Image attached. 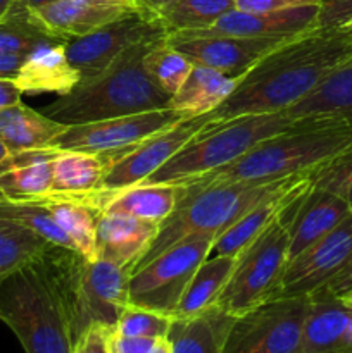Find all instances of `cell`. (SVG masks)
<instances>
[{"instance_id":"cell-26","label":"cell","mask_w":352,"mask_h":353,"mask_svg":"<svg viewBox=\"0 0 352 353\" xmlns=\"http://www.w3.org/2000/svg\"><path fill=\"white\" fill-rule=\"evenodd\" d=\"M68 126L17 102L0 110V141L7 154L52 147V141Z\"/></svg>"},{"instance_id":"cell-2","label":"cell","mask_w":352,"mask_h":353,"mask_svg":"<svg viewBox=\"0 0 352 353\" xmlns=\"http://www.w3.org/2000/svg\"><path fill=\"white\" fill-rule=\"evenodd\" d=\"M352 150V123L299 119L292 128L255 145L237 161L193 179L202 181H275L311 174Z\"/></svg>"},{"instance_id":"cell-50","label":"cell","mask_w":352,"mask_h":353,"mask_svg":"<svg viewBox=\"0 0 352 353\" xmlns=\"http://www.w3.org/2000/svg\"><path fill=\"white\" fill-rule=\"evenodd\" d=\"M340 299H342V302L345 303V305L351 307V309H352V290H351V292L345 293V295H342Z\"/></svg>"},{"instance_id":"cell-18","label":"cell","mask_w":352,"mask_h":353,"mask_svg":"<svg viewBox=\"0 0 352 353\" xmlns=\"http://www.w3.org/2000/svg\"><path fill=\"white\" fill-rule=\"evenodd\" d=\"M311 188V176L304 174L282 186L276 192L255 203L242 217H238L230 228L223 231L214 240L211 255L237 257L247 245H251L280 214L285 212L292 203H295L307 190Z\"/></svg>"},{"instance_id":"cell-15","label":"cell","mask_w":352,"mask_h":353,"mask_svg":"<svg viewBox=\"0 0 352 353\" xmlns=\"http://www.w3.org/2000/svg\"><path fill=\"white\" fill-rule=\"evenodd\" d=\"M351 254L352 212L330 233L289 261L280 283L278 296L311 295L323 288Z\"/></svg>"},{"instance_id":"cell-23","label":"cell","mask_w":352,"mask_h":353,"mask_svg":"<svg viewBox=\"0 0 352 353\" xmlns=\"http://www.w3.org/2000/svg\"><path fill=\"white\" fill-rule=\"evenodd\" d=\"M14 81L23 93H57L61 97L71 92L81 76L69 62L66 40H59L30 52Z\"/></svg>"},{"instance_id":"cell-45","label":"cell","mask_w":352,"mask_h":353,"mask_svg":"<svg viewBox=\"0 0 352 353\" xmlns=\"http://www.w3.org/2000/svg\"><path fill=\"white\" fill-rule=\"evenodd\" d=\"M26 55L21 54H2L0 52V78H9L16 79L19 74L21 65L24 64Z\"/></svg>"},{"instance_id":"cell-31","label":"cell","mask_w":352,"mask_h":353,"mask_svg":"<svg viewBox=\"0 0 352 353\" xmlns=\"http://www.w3.org/2000/svg\"><path fill=\"white\" fill-rule=\"evenodd\" d=\"M52 219L83 257L95 259V231L102 207L78 199H43Z\"/></svg>"},{"instance_id":"cell-22","label":"cell","mask_w":352,"mask_h":353,"mask_svg":"<svg viewBox=\"0 0 352 353\" xmlns=\"http://www.w3.org/2000/svg\"><path fill=\"white\" fill-rule=\"evenodd\" d=\"M352 309L324 290L309 295V309L302 330V353H352L347 334Z\"/></svg>"},{"instance_id":"cell-36","label":"cell","mask_w":352,"mask_h":353,"mask_svg":"<svg viewBox=\"0 0 352 353\" xmlns=\"http://www.w3.org/2000/svg\"><path fill=\"white\" fill-rule=\"evenodd\" d=\"M0 219L28 228L48 243L76 250L64 231L52 219L43 200H12L0 195Z\"/></svg>"},{"instance_id":"cell-4","label":"cell","mask_w":352,"mask_h":353,"mask_svg":"<svg viewBox=\"0 0 352 353\" xmlns=\"http://www.w3.org/2000/svg\"><path fill=\"white\" fill-rule=\"evenodd\" d=\"M64 307L72 341L93 324L114 330L128 300V269L100 259L83 257L72 248L48 245L40 257Z\"/></svg>"},{"instance_id":"cell-51","label":"cell","mask_w":352,"mask_h":353,"mask_svg":"<svg viewBox=\"0 0 352 353\" xmlns=\"http://www.w3.org/2000/svg\"><path fill=\"white\" fill-rule=\"evenodd\" d=\"M6 157H7V150H6V147H3L2 141H0V162H2Z\"/></svg>"},{"instance_id":"cell-37","label":"cell","mask_w":352,"mask_h":353,"mask_svg":"<svg viewBox=\"0 0 352 353\" xmlns=\"http://www.w3.org/2000/svg\"><path fill=\"white\" fill-rule=\"evenodd\" d=\"M173 316L128 303L113 331L123 336L159 340V338L168 336Z\"/></svg>"},{"instance_id":"cell-16","label":"cell","mask_w":352,"mask_h":353,"mask_svg":"<svg viewBox=\"0 0 352 353\" xmlns=\"http://www.w3.org/2000/svg\"><path fill=\"white\" fill-rule=\"evenodd\" d=\"M320 6L293 7L276 12H245L231 9L221 16L213 26L200 31H186L178 34H226L247 38H289L313 30Z\"/></svg>"},{"instance_id":"cell-7","label":"cell","mask_w":352,"mask_h":353,"mask_svg":"<svg viewBox=\"0 0 352 353\" xmlns=\"http://www.w3.org/2000/svg\"><path fill=\"white\" fill-rule=\"evenodd\" d=\"M295 119L285 112L251 114L204 126L162 168L141 183H185L237 161L261 141L289 130Z\"/></svg>"},{"instance_id":"cell-19","label":"cell","mask_w":352,"mask_h":353,"mask_svg":"<svg viewBox=\"0 0 352 353\" xmlns=\"http://www.w3.org/2000/svg\"><path fill=\"white\" fill-rule=\"evenodd\" d=\"M106 154L59 150L52 159V186L47 199H78L106 209L109 193L104 192Z\"/></svg>"},{"instance_id":"cell-10","label":"cell","mask_w":352,"mask_h":353,"mask_svg":"<svg viewBox=\"0 0 352 353\" xmlns=\"http://www.w3.org/2000/svg\"><path fill=\"white\" fill-rule=\"evenodd\" d=\"M309 295L276 296L235 316L223 353H302Z\"/></svg>"},{"instance_id":"cell-40","label":"cell","mask_w":352,"mask_h":353,"mask_svg":"<svg viewBox=\"0 0 352 353\" xmlns=\"http://www.w3.org/2000/svg\"><path fill=\"white\" fill-rule=\"evenodd\" d=\"M110 327L93 324L76 340L72 353H110Z\"/></svg>"},{"instance_id":"cell-39","label":"cell","mask_w":352,"mask_h":353,"mask_svg":"<svg viewBox=\"0 0 352 353\" xmlns=\"http://www.w3.org/2000/svg\"><path fill=\"white\" fill-rule=\"evenodd\" d=\"M352 17V0H321L313 30L344 26Z\"/></svg>"},{"instance_id":"cell-8","label":"cell","mask_w":352,"mask_h":353,"mask_svg":"<svg viewBox=\"0 0 352 353\" xmlns=\"http://www.w3.org/2000/svg\"><path fill=\"white\" fill-rule=\"evenodd\" d=\"M295 203L237 255L230 279L214 307L240 316L278 296L283 271L289 264V219Z\"/></svg>"},{"instance_id":"cell-1","label":"cell","mask_w":352,"mask_h":353,"mask_svg":"<svg viewBox=\"0 0 352 353\" xmlns=\"http://www.w3.org/2000/svg\"><path fill=\"white\" fill-rule=\"evenodd\" d=\"M349 57H352L351 26L297 34L264 55L238 79L219 105L200 117L213 126L251 114L283 112L309 95Z\"/></svg>"},{"instance_id":"cell-47","label":"cell","mask_w":352,"mask_h":353,"mask_svg":"<svg viewBox=\"0 0 352 353\" xmlns=\"http://www.w3.org/2000/svg\"><path fill=\"white\" fill-rule=\"evenodd\" d=\"M148 353H171V343H169L168 336L159 338L154 343V347L148 350Z\"/></svg>"},{"instance_id":"cell-6","label":"cell","mask_w":352,"mask_h":353,"mask_svg":"<svg viewBox=\"0 0 352 353\" xmlns=\"http://www.w3.org/2000/svg\"><path fill=\"white\" fill-rule=\"evenodd\" d=\"M0 321L16 334L24 353H72L64 307L40 259L0 285Z\"/></svg>"},{"instance_id":"cell-9","label":"cell","mask_w":352,"mask_h":353,"mask_svg":"<svg viewBox=\"0 0 352 353\" xmlns=\"http://www.w3.org/2000/svg\"><path fill=\"white\" fill-rule=\"evenodd\" d=\"M216 234L192 233L130 274L128 300L173 316L199 265L211 255Z\"/></svg>"},{"instance_id":"cell-52","label":"cell","mask_w":352,"mask_h":353,"mask_svg":"<svg viewBox=\"0 0 352 353\" xmlns=\"http://www.w3.org/2000/svg\"><path fill=\"white\" fill-rule=\"evenodd\" d=\"M344 26H351V28H352V17H351V19H349V21H347V23H345V24H344Z\"/></svg>"},{"instance_id":"cell-20","label":"cell","mask_w":352,"mask_h":353,"mask_svg":"<svg viewBox=\"0 0 352 353\" xmlns=\"http://www.w3.org/2000/svg\"><path fill=\"white\" fill-rule=\"evenodd\" d=\"M349 214L351 209L340 196L311 185L290 212L289 261L330 233Z\"/></svg>"},{"instance_id":"cell-27","label":"cell","mask_w":352,"mask_h":353,"mask_svg":"<svg viewBox=\"0 0 352 353\" xmlns=\"http://www.w3.org/2000/svg\"><path fill=\"white\" fill-rule=\"evenodd\" d=\"M235 316L211 307L192 317H173L168 340L171 353H223L224 338Z\"/></svg>"},{"instance_id":"cell-3","label":"cell","mask_w":352,"mask_h":353,"mask_svg":"<svg viewBox=\"0 0 352 353\" xmlns=\"http://www.w3.org/2000/svg\"><path fill=\"white\" fill-rule=\"evenodd\" d=\"M152 41L126 48L106 71L79 81L71 92L57 97L45 107V116L64 126H75L166 109L169 97L150 81L144 69V55Z\"/></svg>"},{"instance_id":"cell-12","label":"cell","mask_w":352,"mask_h":353,"mask_svg":"<svg viewBox=\"0 0 352 353\" xmlns=\"http://www.w3.org/2000/svg\"><path fill=\"white\" fill-rule=\"evenodd\" d=\"M179 121H183L182 114L171 107H166V109L147 110L131 116L95 121V123L75 124L66 128L52 141V147L57 150L86 152V154L126 150Z\"/></svg>"},{"instance_id":"cell-13","label":"cell","mask_w":352,"mask_h":353,"mask_svg":"<svg viewBox=\"0 0 352 353\" xmlns=\"http://www.w3.org/2000/svg\"><path fill=\"white\" fill-rule=\"evenodd\" d=\"M206 123L202 117L183 119L166 130L157 131L140 143L119 152H107V171L104 192L116 193L140 185L166 164L179 148L185 147Z\"/></svg>"},{"instance_id":"cell-24","label":"cell","mask_w":352,"mask_h":353,"mask_svg":"<svg viewBox=\"0 0 352 353\" xmlns=\"http://www.w3.org/2000/svg\"><path fill=\"white\" fill-rule=\"evenodd\" d=\"M57 148L7 154L0 162V195L12 200H43L50 195L52 159Z\"/></svg>"},{"instance_id":"cell-29","label":"cell","mask_w":352,"mask_h":353,"mask_svg":"<svg viewBox=\"0 0 352 353\" xmlns=\"http://www.w3.org/2000/svg\"><path fill=\"white\" fill-rule=\"evenodd\" d=\"M179 192V183H140L113 193L104 212L123 214L159 226L176 207Z\"/></svg>"},{"instance_id":"cell-43","label":"cell","mask_w":352,"mask_h":353,"mask_svg":"<svg viewBox=\"0 0 352 353\" xmlns=\"http://www.w3.org/2000/svg\"><path fill=\"white\" fill-rule=\"evenodd\" d=\"M321 290H324V292L331 293V295L335 296H342L347 292H351L352 290V254L349 255V259L344 262V265H342V268L338 269L330 279H328V283Z\"/></svg>"},{"instance_id":"cell-44","label":"cell","mask_w":352,"mask_h":353,"mask_svg":"<svg viewBox=\"0 0 352 353\" xmlns=\"http://www.w3.org/2000/svg\"><path fill=\"white\" fill-rule=\"evenodd\" d=\"M21 95H23V90L17 86L14 79L0 78V110L21 102Z\"/></svg>"},{"instance_id":"cell-30","label":"cell","mask_w":352,"mask_h":353,"mask_svg":"<svg viewBox=\"0 0 352 353\" xmlns=\"http://www.w3.org/2000/svg\"><path fill=\"white\" fill-rule=\"evenodd\" d=\"M237 257L209 255L190 279L173 317H192L216 303L230 279Z\"/></svg>"},{"instance_id":"cell-28","label":"cell","mask_w":352,"mask_h":353,"mask_svg":"<svg viewBox=\"0 0 352 353\" xmlns=\"http://www.w3.org/2000/svg\"><path fill=\"white\" fill-rule=\"evenodd\" d=\"M238 79L207 65L193 64L182 88L169 99L168 107L182 114L183 119L200 117L219 105L233 92Z\"/></svg>"},{"instance_id":"cell-11","label":"cell","mask_w":352,"mask_h":353,"mask_svg":"<svg viewBox=\"0 0 352 353\" xmlns=\"http://www.w3.org/2000/svg\"><path fill=\"white\" fill-rule=\"evenodd\" d=\"M164 37H168V31L161 17L148 10L137 9L93 33L66 40V54L72 68L81 76V81H86L106 71L107 65L126 48Z\"/></svg>"},{"instance_id":"cell-5","label":"cell","mask_w":352,"mask_h":353,"mask_svg":"<svg viewBox=\"0 0 352 353\" xmlns=\"http://www.w3.org/2000/svg\"><path fill=\"white\" fill-rule=\"evenodd\" d=\"M299 176L275 181H202L179 183L178 202L173 212L159 224L157 234L131 272L144 268L161 252L192 233H213L216 238L251 207L269 193L289 185Z\"/></svg>"},{"instance_id":"cell-48","label":"cell","mask_w":352,"mask_h":353,"mask_svg":"<svg viewBox=\"0 0 352 353\" xmlns=\"http://www.w3.org/2000/svg\"><path fill=\"white\" fill-rule=\"evenodd\" d=\"M17 2H21L23 6H26L28 9H38V7L45 6V3H48V2H54V0H17Z\"/></svg>"},{"instance_id":"cell-32","label":"cell","mask_w":352,"mask_h":353,"mask_svg":"<svg viewBox=\"0 0 352 353\" xmlns=\"http://www.w3.org/2000/svg\"><path fill=\"white\" fill-rule=\"evenodd\" d=\"M66 40L52 33L31 9L14 2L3 19H0V52L28 55L35 48L52 41Z\"/></svg>"},{"instance_id":"cell-21","label":"cell","mask_w":352,"mask_h":353,"mask_svg":"<svg viewBox=\"0 0 352 353\" xmlns=\"http://www.w3.org/2000/svg\"><path fill=\"white\" fill-rule=\"evenodd\" d=\"M159 226L123 214L102 212L95 231V259L121 268H135L154 241Z\"/></svg>"},{"instance_id":"cell-42","label":"cell","mask_w":352,"mask_h":353,"mask_svg":"<svg viewBox=\"0 0 352 353\" xmlns=\"http://www.w3.org/2000/svg\"><path fill=\"white\" fill-rule=\"evenodd\" d=\"M157 340L152 338H133L110 333V353H148Z\"/></svg>"},{"instance_id":"cell-38","label":"cell","mask_w":352,"mask_h":353,"mask_svg":"<svg viewBox=\"0 0 352 353\" xmlns=\"http://www.w3.org/2000/svg\"><path fill=\"white\" fill-rule=\"evenodd\" d=\"M311 185L340 196L352 212V150L311 172Z\"/></svg>"},{"instance_id":"cell-14","label":"cell","mask_w":352,"mask_h":353,"mask_svg":"<svg viewBox=\"0 0 352 353\" xmlns=\"http://www.w3.org/2000/svg\"><path fill=\"white\" fill-rule=\"evenodd\" d=\"M289 38H247L226 34H178L173 33L166 40L182 52L186 59L199 65H207L231 78H242L264 55L285 43Z\"/></svg>"},{"instance_id":"cell-49","label":"cell","mask_w":352,"mask_h":353,"mask_svg":"<svg viewBox=\"0 0 352 353\" xmlns=\"http://www.w3.org/2000/svg\"><path fill=\"white\" fill-rule=\"evenodd\" d=\"M14 2H16V0H0V19H3V17L7 16V12L10 10Z\"/></svg>"},{"instance_id":"cell-35","label":"cell","mask_w":352,"mask_h":353,"mask_svg":"<svg viewBox=\"0 0 352 353\" xmlns=\"http://www.w3.org/2000/svg\"><path fill=\"white\" fill-rule=\"evenodd\" d=\"M231 9L235 0H173L157 16L168 34H173L206 30Z\"/></svg>"},{"instance_id":"cell-17","label":"cell","mask_w":352,"mask_h":353,"mask_svg":"<svg viewBox=\"0 0 352 353\" xmlns=\"http://www.w3.org/2000/svg\"><path fill=\"white\" fill-rule=\"evenodd\" d=\"M133 0H54L38 9L35 16L57 37L78 38L135 12Z\"/></svg>"},{"instance_id":"cell-34","label":"cell","mask_w":352,"mask_h":353,"mask_svg":"<svg viewBox=\"0 0 352 353\" xmlns=\"http://www.w3.org/2000/svg\"><path fill=\"white\" fill-rule=\"evenodd\" d=\"M48 241L28 228L0 219V285L47 250Z\"/></svg>"},{"instance_id":"cell-46","label":"cell","mask_w":352,"mask_h":353,"mask_svg":"<svg viewBox=\"0 0 352 353\" xmlns=\"http://www.w3.org/2000/svg\"><path fill=\"white\" fill-rule=\"evenodd\" d=\"M133 2L137 3L140 9L148 10V12L159 14L166 6H169L173 0H133Z\"/></svg>"},{"instance_id":"cell-25","label":"cell","mask_w":352,"mask_h":353,"mask_svg":"<svg viewBox=\"0 0 352 353\" xmlns=\"http://www.w3.org/2000/svg\"><path fill=\"white\" fill-rule=\"evenodd\" d=\"M299 119H338L352 123V57L330 72L309 95L283 110Z\"/></svg>"},{"instance_id":"cell-41","label":"cell","mask_w":352,"mask_h":353,"mask_svg":"<svg viewBox=\"0 0 352 353\" xmlns=\"http://www.w3.org/2000/svg\"><path fill=\"white\" fill-rule=\"evenodd\" d=\"M321 0H235V9L245 12H276L293 7L320 6Z\"/></svg>"},{"instance_id":"cell-33","label":"cell","mask_w":352,"mask_h":353,"mask_svg":"<svg viewBox=\"0 0 352 353\" xmlns=\"http://www.w3.org/2000/svg\"><path fill=\"white\" fill-rule=\"evenodd\" d=\"M144 69L150 81L171 99L193 69V62L164 38L152 41L144 55Z\"/></svg>"}]
</instances>
